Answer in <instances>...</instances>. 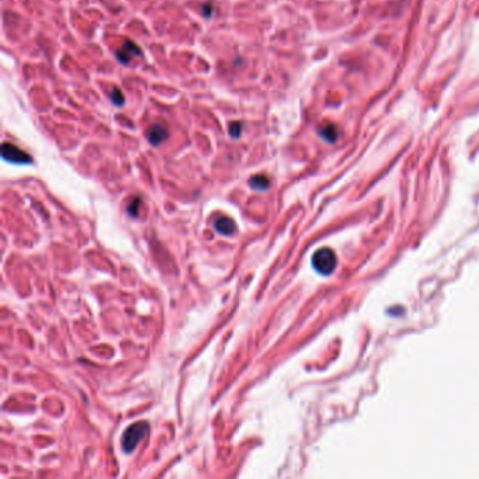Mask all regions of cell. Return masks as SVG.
<instances>
[{
  "mask_svg": "<svg viewBox=\"0 0 479 479\" xmlns=\"http://www.w3.org/2000/svg\"><path fill=\"white\" fill-rule=\"evenodd\" d=\"M319 134L322 135V138L328 139L329 142H333V141L336 139V137H337V132H336L334 125H326V127H323L322 129L319 131Z\"/></svg>",
  "mask_w": 479,
  "mask_h": 479,
  "instance_id": "9",
  "label": "cell"
},
{
  "mask_svg": "<svg viewBox=\"0 0 479 479\" xmlns=\"http://www.w3.org/2000/svg\"><path fill=\"white\" fill-rule=\"evenodd\" d=\"M149 431V424L147 421H138L135 424L129 426L124 436H122V449L127 454H131L137 449L139 441L142 440Z\"/></svg>",
  "mask_w": 479,
  "mask_h": 479,
  "instance_id": "2",
  "label": "cell"
},
{
  "mask_svg": "<svg viewBox=\"0 0 479 479\" xmlns=\"http://www.w3.org/2000/svg\"><path fill=\"white\" fill-rule=\"evenodd\" d=\"M141 55H142V51L139 48V45L132 42L131 39H125L124 45L116 52V58L122 65H129V62L132 59L135 57H141Z\"/></svg>",
  "mask_w": 479,
  "mask_h": 479,
  "instance_id": "4",
  "label": "cell"
},
{
  "mask_svg": "<svg viewBox=\"0 0 479 479\" xmlns=\"http://www.w3.org/2000/svg\"><path fill=\"white\" fill-rule=\"evenodd\" d=\"M242 131H243L242 122H239V121H234V122H231V125H229V135L234 138V139L240 137V135H242Z\"/></svg>",
  "mask_w": 479,
  "mask_h": 479,
  "instance_id": "10",
  "label": "cell"
},
{
  "mask_svg": "<svg viewBox=\"0 0 479 479\" xmlns=\"http://www.w3.org/2000/svg\"><path fill=\"white\" fill-rule=\"evenodd\" d=\"M313 269L322 275H330L337 266L336 253L329 247H322L316 250L312 256Z\"/></svg>",
  "mask_w": 479,
  "mask_h": 479,
  "instance_id": "1",
  "label": "cell"
},
{
  "mask_svg": "<svg viewBox=\"0 0 479 479\" xmlns=\"http://www.w3.org/2000/svg\"><path fill=\"white\" fill-rule=\"evenodd\" d=\"M1 156L4 160L16 163V165H27V163L32 162L29 153H26L23 149H20L19 147L9 144V142H4L1 145Z\"/></svg>",
  "mask_w": 479,
  "mask_h": 479,
  "instance_id": "3",
  "label": "cell"
},
{
  "mask_svg": "<svg viewBox=\"0 0 479 479\" xmlns=\"http://www.w3.org/2000/svg\"><path fill=\"white\" fill-rule=\"evenodd\" d=\"M139 207H141V200H139L138 197H135V198L131 201V204L128 206V212H129V215L138 216V214H139Z\"/></svg>",
  "mask_w": 479,
  "mask_h": 479,
  "instance_id": "11",
  "label": "cell"
},
{
  "mask_svg": "<svg viewBox=\"0 0 479 479\" xmlns=\"http://www.w3.org/2000/svg\"><path fill=\"white\" fill-rule=\"evenodd\" d=\"M201 14H203L206 19L212 17V14H214V6H212L211 3H206V4H203V6H201Z\"/></svg>",
  "mask_w": 479,
  "mask_h": 479,
  "instance_id": "12",
  "label": "cell"
},
{
  "mask_svg": "<svg viewBox=\"0 0 479 479\" xmlns=\"http://www.w3.org/2000/svg\"><path fill=\"white\" fill-rule=\"evenodd\" d=\"M110 98H111V103L116 107H122L125 104V96L122 94V91L118 88H113L111 93H110Z\"/></svg>",
  "mask_w": 479,
  "mask_h": 479,
  "instance_id": "8",
  "label": "cell"
},
{
  "mask_svg": "<svg viewBox=\"0 0 479 479\" xmlns=\"http://www.w3.org/2000/svg\"><path fill=\"white\" fill-rule=\"evenodd\" d=\"M249 184L253 190H257V191H266L269 187H270V179L264 175H256L253 176L250 180H249Z\"/></svg>",
  "mask_w": 479,
  "mask_h": 479,
  "instance_id": "7",
  "label": "cell"
},
{
  "mask_svg": "<svg viewBox=\"0 0 479 479\" xmlns=\"http://www.w3.org/2000/svg\"><path fill=\"white\" fill-rule=\"evenodd\" d=\"M214 226H215L216 232L221 234V235H232L236 229L235 222L229 216H219V218H216L215 222H214Z\"/></svg>",
  "mask_w": 479,
  "mask_h": 479,
  "instance_id": "6",
  "label": "cell"
},
{
  "mask_svg": "<svg viewBox=\"0 0 479 479\" xmlns=\"http://www.w3.org/2000/svg\"><path fill=\"white\" fill-rule=\"evenodd\" d=\"M145 137H147V139L149 141L150 145L157 147V145H162L165 141H167V138H169V131H167V128H165L163 125H160V124H153V125H150V127L147 129Z\"/></svg>",
  "mask_w": 479,
  "mask_h": 479,
  "instance_id": "5",
  "label": "cell"
}]
</instances>
